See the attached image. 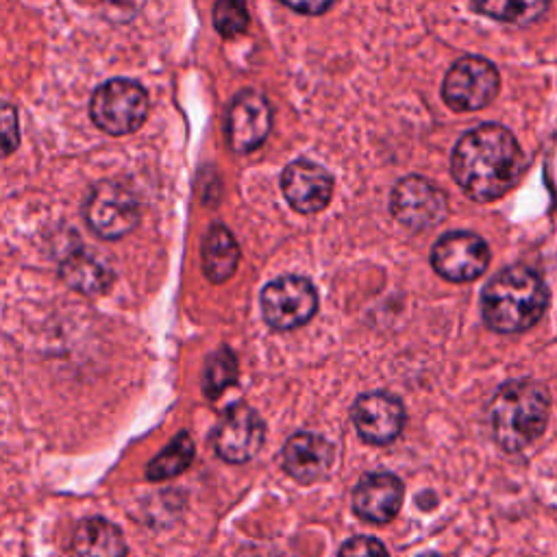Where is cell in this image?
<instances>
[{"instance_id":"6da1fadb","label":"cell","mask_w":557,"mask_h":557,"mask_svg":"<svg viewBox=\"0 0 557 557\" xmlns=\"http://www.w3.org/2000/svg\"><path fill=\"white\" fill-rule=\"evenodd\" d=\"M522 150L500 124H481L461 135L450 157L457 185L476 202H490L509 191L522 176Z\"/></svg>"},{"instance_id":"7a4b0ae2","label":"cell","mask_w":557,"mask_h":557,"mask_svg":"<svg viewBox=\"0 0 557 557\" xmlns=\"http://www.w3.org/2000/svg\"><path fill=\"white\" fill-rule=\"evenodd\" d=\"M548 307V287L529 265L500 270L483 289V320L492 331L518 333L531 329Z\"/></svg>"},{"instance_id":"3957f363","label":"cell","mask_w":557,"mask_h":557,"mask_svg":"<svg viewBox=\"0 0 557 557\" xmlns=\"http://www.w3.org/2000/svg\"><path fill=\"white\" fill-rule=\"evenodd\" d=\"M550 396L546 387L531 379L507 381L490 400L487 416L496 444L507 453H518L533 444L546 429Z\"/></svg>"},{"instance_id":"277c9868","label":"cell","mask_w":557,"mask_h":557,"mask_svg":"<svg viewBox=\"0 0 557 557\" xmlns=\"http://www.w3.org/2000/svg\"><path fill=\"white\" fill-rule=\"evenodd\" d=\"M94 124L109 135H128L137 131L148 115V94L131 78H109L89 100Z\"/></svg>"},{"instance_id":"5b68a950","label":"cell","mask_w":557,"mask_h":557,"mask_svg":"<svg viewBox=\"0 0 557 557\" xmlns=\"http://www.w3.org/2000/svg\"><path fill=\"white\" fill-rule=\"evenodd\" d=\"M85 220L89 228L102 239H120L128 235L139 222V200L131 187L107 178L91 187L85 200Z\"/></svg>"},{"instance_id":"8992f818","label":"cell","mask_w":557,"mask_h":557,"mask_svg":"<svg viewBox=\"0 0 557 557\" xmlns=\"http://www.w3.org/2000/svg\"><path fill=\"white\" fill-rule=\"evenodd\" d=\"M318 311V294L309 278L287 274L270 281L261 292L263 320L276 331L307 324Z\"/></svg>"},{"instance_id":"52a82bcc","label":"cell","mask_w":557,"mask_h":557,"mask_svg":"<svg viewBox=\"0 0 557 557\" xmlns=\"http://www.w3.org/2000/svg\"><path fill=\"white\" fill-rule=\"evenodd\" d=\"M500 87L498 70L483 57L457 59L444 76L442 96L453 111H476L490 104Z\"/></svg>"},{"instance_id":"ba28073f","label":"cell","mask_w":557,"mask_h":557,"mask_svg":"<svg viewBox=\"0 0 557 557\" xmlns=\"http://www.w3.org/2000/svg\"><path fill=\"white\" fill-rule=\"evenodd\" d=\"M389 209L407 228L426 231L446 218L448 200L444 191L431 185L426 178L411 174L394 185Z\"/></svg>"},{"instance_id":"9c48e42d","label":"cell","mask_w":557,"mask_h":557,"mask_svg":"<svg viewBox=\"0 0 557 557\" xmlns=\"http://www.w3.org/2000/svg\"><path fill=\"white\" fill-rule=\"evenodd\" d=\"M487 263H490L487 244L470 231L444 233L431 250L433 270L440 276L455 283L474 281L487 270Z\"/></svg>"},{"instance_id":"30bf717a","label":"cell","mask_w":557,"mask_h":557,"mask_svg":"<svg viewBox=\"0 0 557 557\" xmlns=\"http://www.w3.org/2000/svg\"><path fill=\"white\" fill-rule=\"evenodd\" d=\"M265 437L261 416L246 403L231 405L213 431V450L228 463H244L252 459Z\"/></svg>"},{"instance_id":"8fae6325","label":"cell","mask_w":557,"mask_h":557,"mask_svg":"<svg viewBox=\"0 0 557 557\" xmlns=\"http://www.w3.org/2000/svg\"><path fill=\"white\" fill-rule=\"evenodd\" d=\"M272 126V107L261 91L242 89L235 94L228 115H226V137L228 146L237 154H248L257 150Z\"/></svg>"},{"instance_id":"7c38bea8","label":"cell","mask_w":557,"mask_h":557,"mask_svg":"<svg viewBox=\"0 0 557 557\" xmlns=\"http://www.w3.org/2000/svg\"><path fill=\"white\" fill-rule=\"evenodd\" d=\"M350 418L361 440L383 446L400 435L405 424V407L394 394L368 392L352 403Z\"/></svg>"},{"instance_id":"4fadbf2b","label":"cell","mask_w":557,"mask_h":557,"mask_svg":"<svg viewBox=\"0 0 557 557\" xmlns=\"http://www.w3.org/2000/svg\"><path fill=\"white\" fill-rule=\"evenodd\" d=\"M281 189L292 209L300 213H318L333 196V178L322 165L309 159H296L283 170Z\"/></svg>"},{"instance_id":"5bb4252c","label":"cell","mask_w":557,"mask_h":557,"mask_svg":"<svg viewBox=\"0 0 557 557\" xmlns=\"http://www.w3.org/2000/svg\"><path fill=\"white\" fill-rule=\"evenodd\" d=\"M335 450L318 433L298 431L283 446V468L298 483H313L329 474Z\"/></svg>"},{"instance_id":"9a60e30c","label":"cell","mask_w":557,"mask_h":557,"mask_svg":"<svg viewBox=\"0 0 557 557\" xmlns=\"http://www.w3.org/2000/svg\"><path fill=\"white\" fill-rule=\"evenodd\" d=\"M403 503V483L392 472H370L352 490L355 513L372 524L389 522Z\"/></svg>"},{"instance_id":"2e32d148","label":"cell","mask_w":557,"mask_h":557,"mask_svg":"<svg viewBox=\"0 0 557 557\" xmlns=\"http://www.w3.org/2000/svg\"><path fill=\"white\" fill-rule=\"evenodd\" d=\"M59 276L67 287L85 296L104 294L115 281V272L109 261L100 252L85 246H78L63 257Z\"/></svg>"},{"instance_id":"e0dca14e","label":"cell","mask_w":557,"mask_h":557,"mask_svg":"<svg viewBox=\"0 0 557 557\" xmlns=\"http://www.w3.org/2000/svg\"><path fill=\"white\" fill-rule=\"evenodd\" d=\"M72 557H126L124 535L107 518H85L74 531Z\"/></svg>"},{"instance_id":"ac0fdd59","label":"cell","mask_w":557,"mask_h":557,"mask_svg":"<svg viewBox=\"0 0 557 557\" xmlns=\"http://www.w3.org/2000/svg\"><path fill=\"white\" fill-rule=\"evenodd\" d=\"M239 263V246L224 224H213L202 244V270L211 283H226Z\"/></svg>"},{"instance_id":"d6986e66","label":"cell","mask_w":557,"mask_h":557,"mask_svg":"<svg viewBox=\"0 0 557 557\" xmlns=\"http://www.w3.org/2000/svg\"><path fill=\"white\" fill-rule=\"evenodd\" d=\"M194 459V442L191 437L181 431L174 435V440L146 466V479L150 481H163L181 474L189 468Z\"/></svg>"},{"instance_id":"ffe728a7","label":"cell","mask_w":557,"mask_h":557,"mask_svg":"<svg viewBox=\"0 0 557 557\" xmlns=\"http://www.w3.org/2000/svg\"><path fill=\"white\" fill-rule=\"evenodd\" d=\"M237 381V357L228 346L218 348L205 361L202 389L207 398H218Z\"/></svg>"},{"instance_id":"44dd1931","label":"cell","mask_w":557,"mask_h":557,"mask_svg":"<svg viewBox=\"0 0 557 557\" xmlns=\"http://www.w3.org/2000/svg\"><path fill=\"white\" fill-rule=\"evenodd\" d=\"M472 7L481 13L496 17V20H505V22H513V24H527L546 11V2H513V0L474 2Z\"/></svg>"},{"instance_id":"7402d4cb","label":"cell","mask_w":557,"mask_h":557,"mask_svg":"<svg viewBox=\"0 0 557 557\" xmlns=\"http://www.w3.org/2000/svg\"><path fill=\"white\" fill-rule=\"evenodd\" d=\"M213 26L215 30L231 39L248 28V11L242 2L235 0H222L213 7Z\"/></svg>"},{"instance_id":"603a6c76","label":"cell","mask_w":557,"mask_h":557,"mask_svg":"<svg viewBox=\"0 0 557 557\" xmlns=\"http://www.w3.org/2000/svg\"><path fill=\"white\" fill-rule=\"evenodd\" d=\"M20 144L17 111L11 102L0 100V159L9 157Z\"/></svg>"},{"instance_id":"cb8c5ba5","label":"cell","mask_w":557,"mask_h":557,"mask_svg":"<svg viewBox=\"0 0 557 557\" xmlns=\"http://www.w3.org/2000/svg\"><path fill=\"white\" fill-rule=\"evenodd\" d=\"M337 557H389V553L376 537L355 535L342 544Z\"/></svg>"},{"instance_id":"d4e9b609","label":"cell","mask_w":557,"mask_h":557,"mask_svg":"<svg viewBox=\"0 0 557 557\" xmlns=\"http://www.w3.org/2000/svg\"><path fill=\"white\" fill-rule=\"evenodd\" d=\"M289 9H294L298 13H324L331 9V2H302V4L289 2Z\"/></svg>"},{"instance_id":"484cf974","label":"cell","mask_w":557,"mask_h":557,"mask_svg":"<svg viewBox=\"0 0 557 557\" xmlns=\"http://www.w3.org/2000/svg\"><path fill=\"white\" fill-rule=\"evenodd\" d=\"M420 557H440V555H435V553H424V555H420Z\"/></svg>"}]
</instances>
